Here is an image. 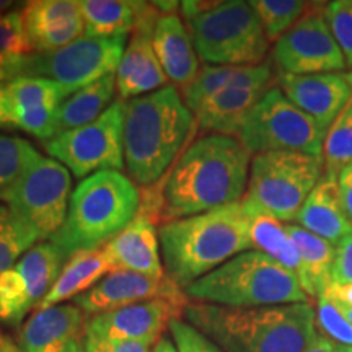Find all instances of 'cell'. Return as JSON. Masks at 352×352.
<instances>
[{"label":"cell","mask_w":352,"mask_h":352,"mask_svg":"<svg viewBox=\"0 0 352 352\" xmlns=\"http://www.w3.org/2000/svg\"><path fill=\"white\" fill-rule=\"evenodd\" d=\"M272 59L285 76H311L347 70L344 56L321 10L308 12L272 47Z\"/></svg>","instance_id":"4fadbf2b"},{"label":"cell","mask_w":352,"mask_h":352,"mask_svg":"<svg viewBox=\"0 0 352 352\" xmlns=\"http://www.w3.org/2000/svg\"><path fill=\"white\" fill-rule=\"evenodd\" d=\"M0 16H2V15H0Z\"/></svg>","instance_id":"f5cc1de1"},{"label":"cell","mask_w":352,"mask_h":352,"mask_svg":"<svg viewBox=\"0 0 352 352\" xmlns=\"http://www.w3.org/2000/svg\"><path fill=\"white\" fill-rule=\"evenodd\" d=\"M153 51L165 76L175 85L186 88L199 74V57L188 26L176 13L160 15L153 30Z\"/></svg>","instance_id":"44dd1931"},{"label":"cell","mask_w":352,"mask_h":352,"mask_svg":"<svg viewBox=\"0 0 352 352\" xmlns=\"http://www.w3.org/2000/svg\"><path fill=\"white\" fill-rule=\"evenodd\" d=\"M323 175V157L300 152L256 153L241 202L253 214L292 222Z\"/></svg>","instance_id":"52a82bcc"},{"label":"cell","mask_w":352,"mask_h":352,"mask_svg":"<svg viewBox=\"0 0 352 352\" xmlns=\"http://www.w3.org/2000/svg\"><path fill=\"white\" fill-rule=\"evenodd\" d=\"M39 236L8 206L0 204V274L12 270Z\"/></svg>","instance_id":"d6a6232c"},{"label":"cell","mask_w":352,"mask_h":352,"mask_svg":"<svg viewBox=\"0 0 352 352\" xmlns=\"http://www.w3.org/2000/svg\"><path fill=\"white\" fill-rule=\"evenodd\" d=\"M148 2L138 0H80L85 36L120 38L135 28Z\"/></svg>","instance_id":"484cf974"},{"label":"cell","mask_w":352,"mask_h":352,"mask_svg":"<svg viewBox=\"0 0 352 352\" xmlns=\"http://www.w3.org/2000/svg\"><path fill=\"white\" fill-rule=\"evenodd\" d=\"M158 19L160 12L148 2L135 28L132 30L129 44L116 70V91L122 101L153 94L164 85L166 87L168 77L158 63L152 43Z\"/></svg>","instance_id":"9a60e30c"},{"label":"cell","mask_w":352,"mask_h":352,"mask_svg":"<svg viewBox=\"0 0 352 352\" xmlns=\"http://www.w3.org/2000/svg\"><path fill=\"white\" fill-rule=\"evenodd\" d=\"M83 347L87 352H152L155 341H120L83 333Z\"/></svg>","instance_id":"60d3db41"},{"label":"cell","mask_w":352,"mask_h":352,"mask_svg":"<svg viewBox=\"0 0 352 352\" xmlns=\"http://www.w3.org/2000/svg\"><path fill=\"white\" fill-rule=\"evenodd\" d=\"M8 341H10V340H8V338H7V336H3V333H2V331H0V349H2V347H3V346H6Z\"/></svg>","instance_id":"816d5d0a"},{"label":"cell","mask_w":352,"mask_h":352,"mask_svg":"<svg viewBox=\"0 0 352 352\" xmlns=\"http://www.w3.org/2000/svg\"><path fill=\"white\" fill-rule=\"evenodd\" d=\"M65 352H87V351H85V347H83L82 340H77V341H74L72 344L67 347V349H65Z\"/></svg>","instance_id":"c3c4849f"},{"label":"cell","mask_w":352,"mask_h":352,"mask_svg":"<svg viewBox=\"0 0 352 352\" xmlns=\"http://www.w3.org/2000/svg\"><path fill=\"white\" fill-rule=\"evenodd\" d=\"M126 38H77L51 52H34L26 65L25 77H44L74 91L100 78L116 74L124 54Z\"/></svg>","instance_id":"7c38bea8"},{"label":"cell","mask_w":352,"mask_h":352,"mask_svg":"<svg viewBox=\"0 0 352 352\" xmlns=\"http://www.w3.org/2000/svg\"><path fill=\"white\" fill-rule=\"evenodd\" d=\"M333 38L344 56L346 67L352 72V0H334L323 7Z\"/></svg>","instance_id":"f35d334b"},{"label":"cell","mask_w":352,"mask_h":352,"mask_svg":"<svg viewBox=\"0 0 352 352\" xmlns=\"http://www.w3.org/2000/svg\"><path fill=\"white\" fill-rule=\"evenodd\" d=\"M338 186H340L342 208L352 222V162L338 176Z\"/></svg>","instance_id":"7bdbcfd3"},{"label":"cell","mask_w":352,"mask_h":352,"mask_svg":"<svg viewBox=\"0 0 352 352\" xmlns=\"http://www.w3.org/2000/svg\"><path fill=\"white\" fill-rule=\"evenodd\" d=\"M140 191L129 176L103 170L74 189L64 226L51 241L65 258L96 252L129 226L139 212Z\"/></svg>","instance_id":"5b68a950"},{"label":"cell","mask_w":352,"mask_h":352,"mask_svg":"<svg viewBox=\"0 0 352 352\" xmlns=\"http://www.w3.org/2000/svg\"><path fill=\"white\" fill-rule=\"evenodd\" d=\"M336 346V352H352V346Z\"/></svg>","instance_id":"f907efd6"},{"label":"cell","mask_w":352,"mask_h":352,"mask_svg":"<svg viewBox=\"0 0 352 352\" xmlns=\"http://www.w3.org/2000/svg\"><path fill=\"white\" fill-rule=\"evenodd\" d=\"M297 226L336 246L352 233V222L342 208L338 178L324 173L296 217Z\"/></svg>","instance_id":"7402d4cb"},{"label":"cell","mask_w":352,"mask_h":352,"mask_svg":"<svg viewBox=\"0 0 352 352\" xmlns=\"http://www.w3.org/2000/svg\"><path fill=\"white\" fill-rule=\"evenodd\" d=\"M85 314L77 305L60 303L36 308L16 336L20 352H65L85 333Z\"/></svg>","instance_id":"d6986e66"},{"label":"cell","mask_w":352,"mask_h":352,"mask_svg":"<svg viewBox=\"0 0 352 352\" xmlns=\"http://www.w3.org/2000/svg\"><path fill=\"white\" fill-rule=\"evenodd\" d=\"M333 300V298H331ZM338 307L341 308V311H342V315L346 316L347 318V321H349V323L352 324V307H346V305H340V303H338Z\"/></svg>","instance_id":"681fc988"},{"label":"cell","mask_w":352,"mask_h":352,"mask_svg":"<svg viewBox=\"0 0 352 352\" xmlns=\"http://www.w3.org/2000/svg\"><path fill=\"white\" fill-rule=\"evenodd\" d=\"M20 12L34 52L60 50L85 32V21L76 0H33L26 2Z\"/></svg>","instance_id":"ac0fdd59"},{"label":"cell","mask_w":352,"mask_h":352,"mask_svg":"<svg viewBox=\"0 0 352 352\" xmlns=\"http://www.w3.org/2000/svg\"><path fill=\"white\" fill-rule=\"evenodd\" d=\"M186 26L197 57L208 65H259L270 51L256 12L243 0L214 2L201 15L186 20Z\"/></svg>","instance_id":"ba28073f"},{"label":"cell","mask_w":352,"mask_h":352,"mask_svg":"<svg viewBox=\"0 0 352 352\" xmlns=\"http://www.w3.org/2000/svg\"><path fill=\"white\" fill-rule=\"evenodd\" d=\"M196 118L175 87L127 100L124 104V165L135 184L148 188L171 170L195 131Z\"/></svg>","instance_id":"277c9868"},{"label":"cell","mask_w":352,"mask_h":352,"mask_svg":"<svg viewBox=\"0 0 352 352\" xmlns=\"http://www.w3.org/2000/svg\"><path fill=\"white\" fill-rule=\"evenodd\" d=\"M331 284H352V233L336 245Z\"/></svg>","instance_id":"b9f144b4"},{"label":"cell","mask_w":352,"mask_h":352,"mask_svg":"<svg viewBox=\"0 0 352 352\" xmlns=\"http://www.w3.org/2000/svg\"><path fill=\"white\" fill-rule=\"evenodd\" d=\"M168 329L178 352H226L195 327L179 318L171 320Z\"/></svg>","instance_id":"ab89813d"},{"label":"cell","mask_w":352,"mask_h":352,"mask_svg":"<svg viewBox=\"0 0 352 352\" xmlns=\"http://www.w3.org/2000/svg\"><path fill=\"white\" fill-rule=\"evenodd\" d=\"M72 94V88L44 77H19L6 85L12 121L16 114L57 111Z\"/></svg>","instance_id":"f1b7e54d"},{"label":"cell","mask_w":352,"mask_h":352,"mask_svg":"<svg viewBox=\"0 0 352 352\" xmlns=\"http://www.w3.org/2000/svg\"><path fill=\"white\" fill-rule=\"evenodd\" d=\"M0 127H13V121L7 104L6 85H0Z\"/></svg>","instance_id":"bcb514c9"},{"label":"cell","mask_w":352,"mask_h":352,"mask_svg":"<svg viewBox=\"0 0 352 352\" xmlns=\"http://www.w3.org/2000/svg\"><path fill=\"white\" fill-rule=\"evenodd\" d=\"M111 271V264L104 256L103 250L74 254L67 259L59 279L56 280V284L52 285V289L36 308L60 305V303L70 300V298L74 300L80 294L94 287L100 279H103Z\"/></svg>","instance_id":"4316f807"},{"label":"cell","mask_w":352,"mask_h":352,"mask_svg":"<svg viewBox=\"0 0 352 352\" xmlns=\"http://www.w3.org/2000/svg\"><path fill=\"white\" fill-rule=\"evenodd\" d=\"M183 315L226 352H303L316 334L311 303L232 308L189 302Z\"/></svg>","instance_id":"3957f363"},{"label":"cell","mask_w":352,"mask_h":352,"mask_svg":"<svg viewBox=\"0 0 352 352\" xmlns=\"http://www.w3.org/2000/svg\"><path fill=\"white\" fill-rule=\"evenodd\" d=\"M70 191V171L54 158L38 153L2 201L39 240H47L64 226L72 196Z\"/></svg>","instance_id":"30bf717a"},{"label":"cell","mask_w":352,"mask_h":352,"mask_svg":"<svg viewBox=\"0 0 352 352\" xmlns=\"http://www.w3.org/2000/svg\"><path fill=\"white\" fill-rule=\"evenodd\" d=\"M155 223L148 215L138 212L124 230L101 248L113 271H132L152 277L165 276Z\"/></svg>","instance_id":"ffe728a7"},{"label":"cell","mask_w":352,"mask_h":352,"mask_svg":"<svg viewBox=\"0 0 352 352\" xmlns=\"http://www.w3.org/2000/svg\"><path fill=\"white\" fill-rule=\"evenodd\" d=\"M186 305L153 298L91 316L85 333L120 341H158L170 321L179 318Z\"/></svg>","instance_id":"2e32d148"},{"label":"cell","mask_w":352,"mask_h":352,"mask_svg":"<svg viewBox=\"0 0 352 352\" xmlns=\"http://www.w3.org/2000/svg\"><path fill=\"white\" fill-rule=\"evenodd\" d=\"M152 352H178V349H176L175 342L171 341L170 338L162 336L160 340L155 342V346H153Z\"/></svg>","instance_id":"7dc6e473"},{"label":"cell","mask_w":352,"mask_h":352,"mask_svg":"<svg viewBox=\"0 0 352 352\" xmlns=\"http://www.w3.org/2000/svg\"><path fill=\"white\" fill-rule=\"evenodd\" d=\"M324 294L340 305L352 307V284H329Z\"/></svg>","instance_id":"ee69618b"},{"label":"cell","mask_w":352,"mask_h":352,"mask_svg":"<svg viewBox=\"0 0 352 352\" xmlns=\"http://www.w3.org/2000/svg\"><path fill=\"white\" fill-rule=\"evenodd\" d=\"M252 153L236 138L206 134L188 145L164 183L166 222L191 217L243 199Z\"/></svg>","instance_id":"6da1fadb"},{"label":"cell","mask_w":352,"mask_h":352,"mask_svg":"<svg viewBox=\"0 0 352 352\" xmlns=\"http://www.w3.org/2000/svg\"><path fill=\"white\" fill-rule=\"evenodd\" d=\"M195 302L232 308L310 303L298 277L266 254L250 250L184 289Z\"/></svg>","instance_id":"8992f818"},{"label":"cell","mask_w":352,"mask_h":352,"mask_svg":"<svg viewBox=\"0 0 352 352\" xmlns=\"http://www.w3.org/2000/svg\"><path fill=\"white\" fill-rule=\"evenodd\" d=\"M270 88H228L219 91L192 111L196 124L209 134L239 138L246 116Z\"/></svg>","instance_id":"603a6c76"},{"label":"cell","mask_w":352,"mask_h":352,"mask_svg":"<svg viewBox=\"0 0 352 352\" xmlns=\"http://www.w3.org/2000/svg\"><path fill=\"white\" fill-rule=\"evenodd\" d=\"M315 323L324 338L338 346H352V324L342 315L338 303L327 294L316 298Z\"/></svg>","instance_id":"74e56055"},{"label":"cell","mask_w":352,"mask_h":352,"mask_svg":"<svg viewBox=\"0 0 352 352\" xmlns=\"http://www.w3.org/2000/svg\"><path fill=\"white\" fill-rule=\"evenodd\" d=\"M250 6L256 12L270 43L283 38L308 10V3L300 0H252Z\"/></svg>","instance_id":"e575fe53"},{"label":"cell","mask_w":352,"mask_h":352,"mask_svg":"<svg viewBox=\"0 0 352 352\" xmlns=\"http://www.w3.org/2000/svg\"><path fill=\"white\" fill-rule=\"evenodd\" d=\"M290 239L300 258L298 283L308 298H318L331 284V272L336 246L320 239L297 223H285Z\"/></svg>","instance_id":"d4e9b609"},{"label":"cell","mask_w":352,"mask_h":352,"mask_svg":"<svg viewBox=\"0 0 352 352\" xmlns=\"http://www.w3.org/2000/svg\"><path fill=\"white\" fill-rule=\"evenodd\" d=\"M352 162V96L328 127L323 144L324 173L338 178Z\"/></svg>","instance_id":"836d02e7"},{"label":"cell","mask_w":352,"mask_h":352,"mask_svg":"<svg viewBox=\"0 0 352 352\" xmlns=\"http://www.w3.org/2000/svg\"><path fill=\"white\" fill-rule=\"evenodd\" d=\"M277 87L298 109L328 131L352 96V72L277 77Z\"/></svg>","instance_id":"e0dca14e"},{"label":"cell","mask_w":352,"mask_h":352,"mask_svg":"<svg viewBox=\"0 0 352 352\" xmlns=\"http://www.w3.org/2000/svg\"><path fill=\"white\" fill-rule=\"evenodd\" d=\"M252 214L243 202L164 222L158 228L165 276L186 289L201 277L253 250Z\"/></svg>","instance_id":"7a4b0ae2"},{"label":"cell","mask_w":352,"mask_h":352,"mask_svg":"<svg viewBox=\"0 0 352 352\" xmlns=\"http://www.w3.org/2000/svg\"><path fill=\"white\" fill-rule=\"evenodd\" d=\"M250 212V210H248ZM252 214V245L253 250L266 254L280 266L294 272L298 277L300 272V258L298 252L290 239L285 223L274 217L263 214Z\"/></svg>","instance_id":"1f68e13d"},{"label":"cell","mask_w":352,"mask_h":352,"mask_svg":"<svg viewBox=\"0 0 352 352\" xmlns=\"http://www.w3.org/2000/svg\"><path fill=\"white\" fill-rule=\"evenodd\" d=\"M153 298H165L179 305L189 303L184 290L171 283L166 276L152 277L116 270L108 272L94 287L74 298V305L85 315L95 316Z\"/></svg>","instance_id":"5bb4252c"},{"label":"cell","mask_w":352,"mask_h":352,"mask_svg":"<svg viewBox=\"0 0 352 352\" xmlns=\"http://www.w3.org/2000/svg\"><path fill=\"white\" fill-rule=\"evenodd\" d=\"M34 54L26 36L20 10L0 16V85L26 76V65Z\"/></svg>","instance_id":"4dcf8cb0"},{"label":"cell","mask_w":352,"mask_h":352,"mask_svg":"<svg viewBox=\"0 0 352 352\" xmlns=\"http://www.w3.org/2000/svg\"><path fill=\"white\" fill-rule=\"evenodd\" d=\"M303 352H336V346L328 338H324L323 334H315V338Z\"/></svg>","instance_id":"f6af8a7d"},{"label":"cell","mask_w":352,"mask_h":352,"mask_svg":"<svg viewBox=\"0 0 352 352\" xmlns=\"http://www.w3.org/2000/svg\"><path fill=\"white\" fill-rule=\"evenodd\" d=\"M28 140L0 134V201L38 155Z\"/></svg>","instance_id":"d590c367"},{"label":"cell","mask_w":352,"mask_h":352,"mask_svg":"<svg viewBox=\"0 0 352 352\" xmlns=\"http://www.w3.org/2000/svg\"><path fill=\"white\" fill-rule=\"evenodd\" d=\"M327 131L298 109L279 87H271L254 104L239 139L250 153L300 152L323 157Z\"/></svg>","instance_id":"9c48e42d"},{"label":"cell","mask_w":352,"mask_h":352,"mask_svg":"<svg viewBox=\"0 0 352 352\" xmlns=\"http://www.w3.org/2000/svg\"><path fill=\"white\" fill-rule=\"evenodd\" d=\"M114 91H116V74H109L91 85L74 91L57 111V134L77 129L98 120L114 103Z\"/></svg>","instance_id":"83f0119b"},{"label":"cell","mask_w":352,"mask_h":352,"mask_svg":"<svg viewBox=\"0 0 352 352\" xmlns=\"http://www.w3.org/2000/svg\"><path fill=\"white\" fill-rule=\"evenodd\" d=\"M124 101L116 100L90 124L56 134L44 148L76 178L124 168Z\"/></svg>","instance_id":"8fae6325"},{"label":"cell","mask_w":352,"mask_h":352,"mask_svg":"<svg viewBox=\"0 0 352 352\" xmlns=\"http://www.w3.org/2000/svg\"><path fill=\"white\" fill-rule=\"evenodd\" d=\"M272 69L267 63L246 67H232V65H204L195 80L183 88V101L195 111L202 101L214 96L219 91L228 88H252L271 87Z\"/></svg>","instance_id":"cb8c5ba5"},{"label":"cell","mask_w":352,"mask_h":352,"mask_svg":"<svg viewBox=\"0 0 352 352\" xmlns=\"http://www.w3.org/2000/svg\"><path fill=\"white\" fill-rule=\"evenodd\" d=\"M36 307L30 297L25 280L20 272L15 270H7L0 274V321L10 327H19L23 318Z\"/></svg>","instance_id":"8d00e7d4"},{"label":"cell","mask_w":352,"mask_h":352,"mask_svg":"<svg viewBox=\"0 0 352 352\" xmlns=\"http://www.w3.org/2000/svg\"><path fill=\"white\" fill-rule=\"evenodd\" d=\"M67 258L52 241H43L34 245L23 258L15 264V270L20 272L25 280L30 297L34 305H39L47 292L59 279Z\"/></svg>","instance_id":"f546056e"}]
</instances>
